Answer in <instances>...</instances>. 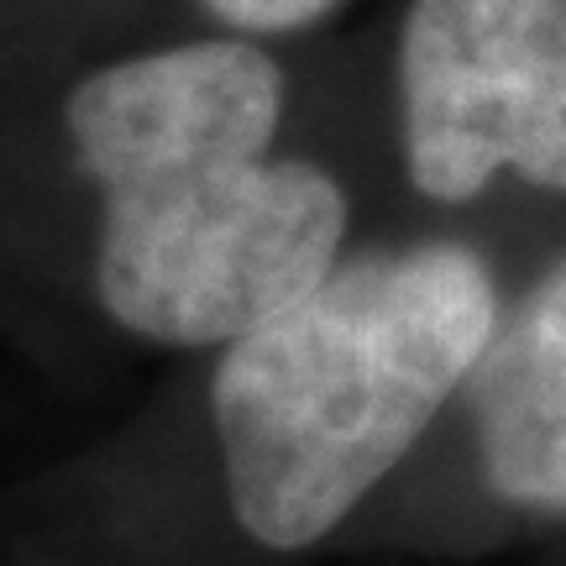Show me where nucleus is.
Masks as SVG:
<instances>
[{
    "label": "nucleus",
    "instance_id": "4",
    "mask_svg": "<svg viewBox=\"0 0 566 566\" xmlns=\"http://www.w3.org/2000/svg\"><path fill=\"white\" fill-rule=\"evenodd\" d=\"M467 388L493 499L566 520V258L499 315Z\"/></svg>",
    "mask_w": 566,
    "mask_h": 566
},
{
    "label": "nucleus",
    "instance_id": "3",
    "mask_svg": "<svg viewBox=\"0 0 566 566\" xmlns=\"http://www.w3.org/2000/svg\"><path fill=\"white\" fill-rule=\"evenodd\" d=\"M399 101L420 195L478 200L493 174L566 195V0H415Z\"/></svg>",
    "mask_w": 566,
    "mask_h": 566
},
{
    "label": "nucleus",
    "instance_id": "1",
    "mask_svg": "<svg viewBox=\"0 0 566 566\" xmlns=\"http://www.w3.org/2000/svg\"><path fill=\"white\" fill-rule=\"evenodd\" d=\"M283 74L252 42H189L74 84L69 137L101 184L95 283L163 346L237 342L336 268L346 195L273 158Z\"/></svg>",
    "mask_w": 566,
    "mask_h": 566
},
{
    "label": "nucleus",
    "instance_id": "5",
    "mask_svg": "<svg viewBox=\"0 0 566 566\" xmlns=\"http://www.w3.org/2000/svg\"><path fill=\"white\" fill-rule=\"evenodd\" d=\"M226 27L237 32H294V27H310L321 21L325 11H336L342 0H205Z\"/></svg>",
    "mask_w": 566,
    "mask_h": 566
},
{
    "label": "nucleus",
    "instance_id": "2",
    "mask_svg": "<svg viewBox=\"0 0 566 566\" xmlns=\"http://www.w3.org/2000/svg\"><path fill=\"white\" fill-rule=\"evenodd\" d=\"M493 331L488 263L430 242L331 268L226 342L210 415L237 525L268 551L325 541L472 384Z\"/></svg>",
    "mask_w": 566,
    "mask_h": 566
}]
</instances>
